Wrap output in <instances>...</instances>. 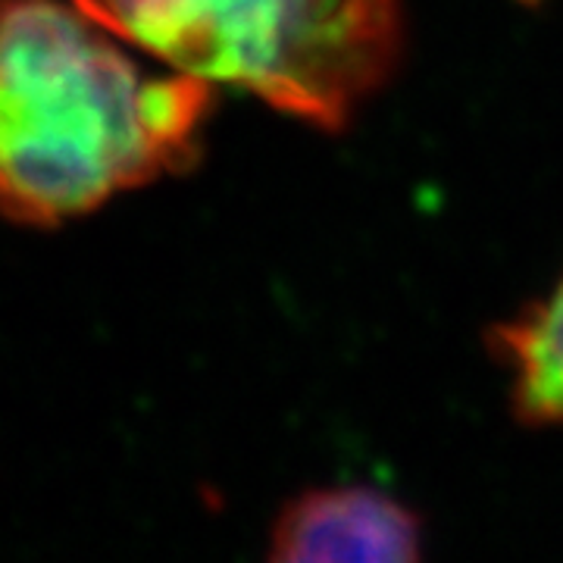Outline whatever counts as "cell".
<instances>
[{"label":"cell","instance_id":"cell-1","mask_svg":"<svg viewBox=\"0 0 563 563\" xmlns=\"http://www.w3.org/2000/svg\"><path fill=\"white\" fill-rule=\"evenodd\" d=\"M207 85L147 73L73 0H0V213L54 225L188 166Z\"/></svg>","mask_w":563,"mask_h":563},{"label":"cell","instance_id":"cell-2","mask_svg":"<svg viewBox=\"0 0 563 563\" xmlns=\"http://www.w3.org/2000/svg\"><path fill=\"white\" fill-rule=\"evenodd\" d=\"M141 54L339 129L395 69L398 0H73Z\"/></svg>","mask_w":563,"mask_h":563},{"label":"cell","instance_id":"cell-3","mask_svg":"<svg viewBox=\"0 0 563 563\" xmlns=\"http://www.w3.org/2000/svg\"><path fill=\"white\" fill-rule=\"evenodd\" d=\"M422 526L391 495L366 485L313 488L282 507L269 558L282 563L417 561Z\"/></svg>","mask_w":563,"mask_h":563},{"label":"cell","instance_id":"cell-4","mask_svg":"<svg viewBox=\"0 0 563 563\" xmlns=\"http://www.w3.org/2000/svg\"><path fill=\"white\" fill-rule=\"evenodd\" d=\"M510 369L514 404L526 422H563V279L542 303L495 335Z\"/></svg>","mask_w":563,"mask_h":563}]
</instances>
